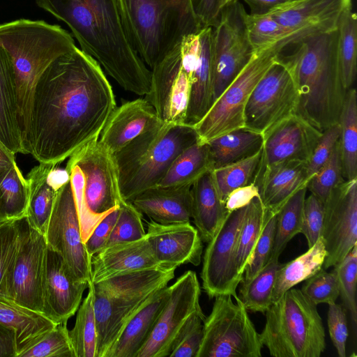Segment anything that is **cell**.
I'll list each match as a JSON object with an SVG mask.
<instances>
[{"mask_svg":"<svg viewBox=\"0 0 357 357\" xmlns=\"http://www.w3.org/2000/svg\"><path fill=\"white\" fill-rule=\"evenodd\" d=\"M246 26L249 41L255 51L272 46L283 40L295 38L271 15H246Z\"/></svg>","mask_w":357,"mask_h":357,"instance_id":"ee69618b","label":"cell"},{"mask_svg":"<svg viewBox=\"0 0 357 357\" xmlns=\"http://www.w3.org/2000/svg\"><path fill=\"white\" fill-rule=\"evenodd\" d=\"M133 206L160 224L190 222L192 215L191 185L151 188L137 195Z\"/></svg>","mask_w":357,"mask_h":357,"instance_id":"4316f807","label":"cell"},{"mask_svg":"<svg viewBox=\"0 0 357 357\" xmlns=\"http://www.w3.org/2000/svg\"><path fill=\"white\" fill-rule=\"evenodd\" d=\"M175 269L160 266L93 283L96 357H105L122 330L147 299L167 286Z\"/></svg>","mask_w":357,"mask_h":357,"instance_id":"ba28073f","label":"cell"},{"mask_svg":"<svg viewBox=\"0 0 357 357\" xmlns=\"http://www.w3.org/2000/svg\"><path fill=\"white\" fill-rule=\"evenodd\" d=\"M210 29L183 37L151 69V88L144 98L163 123H185L193 75Z\"/></svg>","mask_w":357,"mask_h":357,"instance_id":"30bf717a","label":"cell"},{"mask_svg":"<svg viewBox=\"0 0 357 357\" xmlns=\"http://www.w3.org/2000/svg\"><path fill=\"white\" fill-rule=\"evenodd\" d=\"M345 310L341 305L335 303L328 305V332L340 357L346 356V342L349 335Z\"/></svg>","mask_w":357,"mask_h":357,"instance_id":"9f6ffc18","label":"cell"},{"mask_svg":"<svg viewBox=\"0 0 357 357\" xmlns=\"http://www.w3.org/2000/svg\"><path fill=\"white\" fill-rule=\"evenodd\" d=\"M292 1V0H291Z\"/></svg>","mask_w":357,"mask_h":357,"instance_id":"003e7915","label":"cell"},{"mask_svg":"<svg viewBox=\"0 0 357 357\" xmlns=\"http://www.w3.org/2000/svg\"><path fill=\"white\" fill-rule=\"evenodd\" d=\"M337 54L344 88H351L357 73V15L352 4L345 8L337 24Z\"/></svg>","mask_w":357,"mask_h":357,"instance_id":"74e56055","label":"cell"},{"mask_svg":"<svg viewBox=\"0 0 357 357\" xmlns=\"http://www.w3.org/2000/svg\"><path fill=\"white\" fill-rule=\"evenodd\" d=\"M135 51L151 70L185 36L202 27L190 0H116Z\"/></svg>","mask_w":357,"mask_h":357,"instance_id":"8992f818","label":"cell"},{"mask_svg":"<svg viewBox=\"0 0 357 357\" xmlns=\"http://www.w3.org/2000/svg\"><path fill=\"white\" fill-rule=\"evenodd\" d=\"M326 256L321 236L301 255L286 264H282L276 274L272 294L273 303L284 292L306 280L322 268Z\"/></svg>","mask_w":357,"mask_h":357,"instance_id":"e575fe53","label":"cell"},{"mask_svg":"<svg viewBox=\"0 0 357 357\" xmlns=\"http://www.w3.org/2000/svg\"><path fill=\"white\" fill-rule=\"evenodd\" d=\"M119 213V206H117L98 224L85 241L86 251L91 257L105 248Z\"/></svg>","mask_w":357,"mask_h":357,"instance_id":"6f0895ef","label":"cell"},{"mask_svg":"<svg viewBox=\"0 0 357 357\" xmlns=\"http://www.w3.org/2000/svg\"><path fill=\"white\" fill-rule=\"evenodd\" d=\"M271 215L274 214L266 210L260 197H255L247 206L234 259V271L241 282L264 227Z\"/></svg>","mask_w":357,"mask_h":357,"instance_id":"d590c367","label":"cell"},{"mask_svg":"<svg viewBox=\"0 0 357 357\" xmlns=\"http://www.w3.org/2000/svg\"><path fill=\"white\" fill-rule=\"evenodd\" d=\"M343 181L344 178L339 140L328 160L307 182V189L324 202L332 190Z\"/></svg>","mask_w":357,"mask_h":357,"instance_id":"7dc6e473","label":"cell"},{"mask_svg":"<svg viewBox=\"0 0 357 357\" xmlns=\"http://www.w3.org/2000/svg\"><path fill=\"white\" fill-rule=\"evenodd\" d=\"M18 357H75L67 323L56 324Z\"/></svg>","mask_w":357,"mask_h":357,"instance_id":"bcb514c9","label":"cell"},{"mask_svg":"<svg viewBox=\"0 0 357 357\" xmlns=\"http://www.w3.org/2000/svg\"><path fill=\"white\" fill-rule=\"evenodd\" d=\"M215 297L204 321L203 338L197 357H260L259 333L238 296Z\"/></svg>","mask_w":357,"mask_h":357,"instance_id":"7c38bea8","label":"cell"},{"mask_svg":"<svg viewBox=\"0 0 357 357\" xmlns=\"http://www.w3.org/2000/svg\"><path fill=\"white\" fill-rule=\"evenodd\" d=\"M66 169L85 243L98 224L124 201L116 162L113 153L97 139L70 155Z\"/></svg>","mask_w":357,"mask_h":357,"instance_id":"52a82bcc","label":"cell"},{"mask_svg":"<svg viewBox=\"0 0 357 357\" xmlns=\"http://www.w3.org/2000/svg\"><path fill=\"white\" fill-rule=\"evenodd\" d=\"M324 218V202L310 193L305 197L301 233L305 236L308 248L312 247L321 235Z\"/></svg>","mask_w":357,"mask_h":357,"instance_id":"db71d44e","label":"cell"},{"mask_svg":"<svg viewBox=\"0 0 357 357\" xmlns=\"http://www.w3.org/2000/svg\"><path fill=\"white\" fill-rule=\"evenodd\" d=\"M223 0H190L195 17L202 27L214 26L219 19Z\"/></svg>","mask_w":357,"mask_h":357,"instance_id":"680465c9","label":"cell"},{"mask_svg":"<svg viewBox=\"0 0 357 357\" xmlns=\"http://www.w3.org/2000/svg\"><path fill=\"white\" fill-rule=\"evenodd\" d=\"M261 158V151L238 162L213 169L215 185L224 204L234 190L255 182Z\"/></svg>","mask_w":357,"mask_h":357,"instance_id":"7bdbcfd3","label":"cell"},{"mask_svg":"<svg viewBox=\"0 0 357 357\" xmlns=\"http://www.w3.org/2000/svg\"><path fill=\"white\" fill-rule=\"evenodd\" d=\"M0 46L8 53L13 64L23 148L38 79L53 61L76 45L72 35L59 25L20 19L0 24Z\"/></svg>","mask_w":357,"mask_h":357,"instance_id":"277c9868","label":"cell"},{"mask_svg":"<svg viewBox=\"0 0 357 357\" xmlns=\"http://www.w3.org/2000/svg\"><path fill=\"white\" fill-rule=\"evenodd\" d=\"M281 264L279 259H271L254 278L241 282L238 296L248 311L265 313L271 305L276 274Z\"/></svg>","mask_w":357,"mask_h":357,"instance_id":"b9f144b4","label":"cell"},{"mask_svg":"<svg viewBox=\"0 0 357 357\" xmlns=\"http://www.w3.org/2000/svg\"><path fill=\"white\" fill-rule=\"evenodd\" d=\"M89 284L75 281L61 255L47 245L43 280V314L56 324L67 323L82 302Z\"/></svg>","mask_w":357,"mask_h":357,"instance_id":"7402d4cb","label":"cell"},{"mask_svg":"<svg viewBox=\"0 0 357 357\" xmlns=\"http://www.w3.org/2000/svg\"><path fill=\"white\" fill-rule=\"evenodd\" d=\"M116 107L100 64L75 47L53 61L35 85L24 153L57 165L98 139Z\"/></svg>","mask_w":357,"mask_h":357,"instance_id":"6da1fadb","label":"cell"},{"mask_svg":"<svg viewBox=\"0 0 357 357\" xmlns=\"http://www.w3.org/2000/svg\"><path fill=\"white\" fill-rule=\"evenodd\" d=\"M162 123L145 98L127 101L114 108L98 140L114 153L139 135Z\"/></svg>","mask_w":357,"mask_h":357,"instance_id":"cb8c5ba5","label":"cell"},{"mask_svg":"<svg viewBox=\"0 0 357 357\" xmlns=\"http://www.w3.org/2000/svg\"><path fill=\"white\" fill-rule=\"evenodd\" d=\"M38 7L65 22L81 50L125 91L146 96L151 70L128 36L116 0H36Z\"/></svg>","mask_w":357,"mask_h":357,"instance_id":"7a4b0ae2","label":"cell"},{"mask_svg":"<svg viewBox=\"0 0 357 357\" xmlns=\"http://www.w3.org/2000/svg\"><path fill=\"white\" fill-rule=\"evenodd\" d=\"M289 45L290 40H283L255 51L204 116L193 126L199 143H207L218 136L244 128V110L250 95L278 55Z\"/></svg>","mask_w":357,"mask_h":357,"instance_id":"8fae6325","label":"cell"},{"mask_svg":"<svg viewBox=\"0 0 357 357\" xmlns=\"http://www.w3.org/2000/svg\"><path fill=\"white\" fill-rule=\"evenodd\" d=\"M17 354L15 331L0 324V357H17Z\"/></svg>","mask_w":357,"mask_h":357,"instance_id":"94428289","label":"cell"},{"mask_svg":"<svg viewBox=\"0 0 357 357\" xmlns=\"http://www.w3.org/2000/svg\"><path fill=\"white\" fill-rule=\"evenodd\" d=\"M321 236L326 251L322 266L326 270L340 263L357 244V179L343 181L324 202Z\"/></svg>","mask_w":357,"mask_h":357,"instance_id":"d6986e66","label":"cell"},{"mask_svg":"<svg viewBox=\"0 0 357 357\" xmlns=\"http://www.w3.org/2000/svg\"><path fill=\"white\" fill-rule=\"evenodd\" d=\"M322 132L297 114L264 135L259 167L286 161L308 162Z\"/></svg>","mask_w":357,"mask_h":357,"instance_id":"44dd1931","label":"cell"},{"mask_svg":"<svg viewBox=\"0 0 357 357\" xmlns=\"http://www.w3.org/2000/svg\"><path fill=\"white\" fill-rule=\"evenodd\" d=\"M340 127L339 123L331 126L322 132L307 165L308 181L326 162L340 140Z\"/></svg>","mask_w":357,"mask_h":357,"instance_id":"11a10c76","label":"cell"},{"mask_svg":"<svg viewBox=\"0 0 357 357\" xmlns=\"http://www.w3.org/2000/svg\"><path fill=\"white\" fill-rule=\"evenodd\" d=\"M276 215H271L258 239L252 259L246 266L241 282L254 278L271 259L276 225Z\"/></svg>","mask_w":357,"mask_h":357,"instance_id":"f5cc1de1","label":"cell"},{"mask_svg":"<svg viewBox=\"0 0 357 357\" xmlns=\"http://www.w3.org/2000/svg\"><path fill=\"white\" fill-rule=\"evenodd\" d=\"M307 186L295 192L276 215V225L271 259H279L287 243L301 233Z\"/></svg>","mask_w":357,"mask_h":357,"instance_id":"f35d334b","label":"cell"},{"mask_svg":"<svg viewBox=\"0 0 357 357\" xmlns=\"http://www.w3.org/2000/svg\"><path fill=\"white\" fill-rule=\"evenodd\" d=\"M15 155L0 142V177L16 163Z\"/></svg>","mask_w":357,"mask_h":357,"instance_id":"be15d7a7","label":"cell"},{"mask_svg":"<svg viewBox=\"0 0 357 357\" xmlns=\"http://www.w3.org/2000/svg\"><path fill=\"white\" fill-rule=\"evenodd\" d=\"M146 236L160 266L176 269L183 264H200L202 240L190 222L160 224L151 220Z\"/></svg>","mask_w":357,"mask_h":357,"instance_id":"603a6c76","label":"cell"},{"mask_svg":"<svg viewBox=\"0 0 357 357\" xmlns=\"http://www.w3.org/2000/svg\"><path fill=\"white\" fill-rule=\"evenodd\" d=\"M15 222L18 246L8 298L21 306L43 314L45 237L31 225L26 216L16 219Z\"/></svg>","mask_w":357,"mask_h":357,"instance_id":"2e32d148","label":"cell"},{"mask_svg":"<svg viewBox=\"0 0 357 357\" xmlns=\"http://www.w3.org/2000/svg\"><path fill=\"white\" fill-rule=\"evenodd\" d=\"M169 287V298L135 357L169 356L188 319L195 312L202 310L199 303L201 287L195 271H185Z\"/></svg>","mask_w":357,"mask_h":357,"instance_id":"e0dca14e","label":"cell"},{"mask_svg":"<svg viewBox=\"0 0 357 357\" xmlns=\"http://www.w3.org/2000/svg\"><path fill=\"white\" fill-rule=\"evenodd\" d=\"M307 162L286 161L259 167L255 183L266 210L277 214L285 202L308 182Z\"/></svg>","mask_w":357,"mask_h":357,"instance_id":"484cf974","label":"cell"},{"mask_svg":"<svg viewBox=\"0 0 357 357\" xmlns=\"http://www.w3.org/2000/svg\"><path fill=\"white\" fill-rule=\"evenodd\" d=\"M18 229L15 220L0 225V295L8 298L17 252Z\"/></svg>","mask_w":357,"mask_h":357,"instance_id":"c3c4849f","label":"cell"},{"mask_svg":"<svg viewBox=\"0 0 357 357\" xmlns=\"http://www.w3.org/2000/svg\"><path fill=\"white\" fill-rule=\"evenodd\" d=\"M340 145L344 180L357 179V93L347 90L338 122Z\"/></svg>","mask_w":357,"mask_h":357,"instance_id":"8d00e7d4","label":"cell"},{"mask_svg":"<svg viewBox=\"0 0 357 357\" xmlns=\"http://www.w3.org/2000/svg\"><path fill=\"white\" fill-rule=\"evenodd\" d=\"M169 296V287L155 291L126 324L105 357H135L146 341Z\"/></svg>","mask_w":357,"mask_h":357,"instance_id":"83f0119b","label":"cell"},{"mask_svg":"<svg viewBox=\"0 0 357 357\" xmlns=\"http://www.w3.org/2000/svg\"><path fill=\"white\" fill-rule=\"evenodd\" d=\"M351 0H289L268 14L294 38L337 29L340 16Z\"/></svg>","mask_w":357,"mask_h":357,"instance_id":"ffe728a7","label":"cell"},{"mask_svg":"<svg viewBox=\"0 0 357 357\" xmlns=\"http://www.w3.org/2000/svg\"><path fill=\"white\" fill-rule=\"evenodd\" d=\"M7 220H5L1 215H0V225H1L2 223H3L4 222H6Z\"/></svg>","mask_w":357,"mask_h":357,"instance_id":"03108f58","label":"cell"},{"mask_svg":"<svg viewBox=\"0 0 357 357\" xmlns=\"http://www.w3.org/2000/svg\"><path fill=\"white\" fill-rule=\"evenodd\" d=\"M256 197H259V190L255 182L234 190L227 196L225 206L228 213L248 206Z\"/></svg>","mask_w":357,"mask_h":357,"instance_id":"91938a15","label":"cell"},{"mask_svg":"<svg viewBox=\"0 0 357 357\" xmlns=\"http://www.w3.org/2000/svg\"><path fill=\"white\" fill-rule=\"evenodd\" d=\"M337 274L340 296L344 308L349 312L350 318L356 331L357 324V305L356 299L357 277V244L345 257L334 266Z\"/></svg>","mask_w":357,"mask_h":357,"instance_id":"f6af8a7d","label":"cell"},{"mask_svg":"<svg viewBox=\"0 0 357 357\" xmlns=\"http://www.w3.org/2000/svg\"><path fill=\"white\" fill-rule=\"evenodd\" d=\"M250 8L252 15H265L274 8L289 0H243Z\"/></svg>","mask_w":357,"mask_h":357,"instance_id":"6125c7cd","label":"cell"},{"mask_svg":"<svg viewBox=\"0 0 357 357\" xmlns=\"http://www.w3.org/2000/svg\"><path fill=\"white\" fill-rule=\"evenodd\" d=\"M213 169L254 155L261 151L264 136L245 128L230 131L207 142Z\"/></svg>","mask_w":357,"mask_h":357,"instance_id":"d6a6232c","label":"cell"},{"mask_svg":"<svg viewBox=\"0 0 357 357\" xmlns=\"http://www.w3.org/2000/svg\"><path fill=\"white\" fill-rule=\"evenodd\" d=\"M247 206L227 214L205 250L201 278L202 287L210 298L230 294L237 298L236 288L241 280L237 278L234 259L238 237Z\"/></svg>","mask_w":357,"mask_h":357,"instance_id":"ac0fdd59","label":"cell"},{"mask_svg":"<svg viewBox=\"0 0 357 357\" xmlns=\"http://www.w3.org/2000/svg\"><path fill=\"white\" fill-rule=\"evenodd\" d=\"M92 283L160 267L146 236L107 246L91 257Z\"/></svg>","mask_w":357,"mask_h":357,"instance_id":"d4e9b609","label":"cell"},{"mask_svg":"<svg viewBox=\"0 0 357 357\" xmlns=\"http://www.w3.org/2000/svg\"><path fill=\"white\" fill-rule=\"evenodd\" d=\"M29 201V185L15 163L0 177V215L5 220L25 216Z\"/></svg>","mask_w":357,"mask_h":357,"instance_id":"60d3db41","label":"cell"},{"mask_svg":"<svg viewBox=\"0 0 357 357\" xmlns=\"http://www.w3.org/2000/svg\"><path fill=\"white\" fill-rule=\"evenodd\" d=\"M337 29L305 36L289 55L279 58L293 75L298 90L296 114L323 132L339 122L347 90L337 54Z\"/></svg>","mask_w":357,"mask_h":357,"instance_id":"3957f363","label":"cell"},{"mask_svg":"<svg viewBox=\"0 0 357 357\" xmlns=\"http://www.w3.org/2000/svg\"><path fill=\"white\" fill-rule=\"evenodd\" d=\"M0 142L14 153H22L15 75L10 57L0 46Z\"/></svg>","mask_w":357,"mask_h":357,"instance_id":"f546056e","label":"cell"},{"mask_svg":"<svg viewBox=\"0 0 357 357\" xmlns=\"http://www.w3.org/2000/svg\"><path fill=\"white\" fill-rule=\"evenodd\" d=\"M247 14L239 0L231 2L212 27L213 104L255 52L248 36Z\"/></svg>","mask_w":357,"mask_h":357,"instance_id":"4fadbf2b","label":"cell"},{"mask_svg":"<svg viewBox=\"0 0 357 357\" xmlns=\"http://www.w3.org/2000/svg\"><path fill=\"white\" fill-rule=\"evenodd\" d=\"M0 324L13 330L17 357L56 325L44 314L24 307L0 295Z\"/></svg>","mask_w":357,"mask_h":357,"instance_id":"4dcf8cb0","label":"cell"},{"mask_svg":"<svg viewBox=\"0 0 357 357\" xmlns=\"http://www.w3.org/2000/svg\"><path fill=\"white\" fill-rule=\"evenodd\" d=\"M192 215L202 241L208 243L229 213L218 194L213 170L191 185Z\"/></svg>","mask_w":357,"mask_h":357,"instance_id":"f1b7e54d","label":"cell"},{"mask_svg":"<svg viewBox=\"0 0 357 357\" xmlns=\"http://www.w3.org/2000/svg\"><path fill=\"white\" fill-rule=\"evenodd\" d=\"M45 237L47 245L61 255L75 281L92 283L91 257L82 240L70 179L57 191Z\"/></svg>","mask_w":357,"mask_h":357,"instance_id":"9a60e30c","label":"cell"},{"mask_svg":"<svg viewBox=\"0 0 357 357\" xmlns=\"http://www.w3.org/2000/svg\"><path fill=\"white\" fill-rule=\"evenodd\" d=\"M210 170L213 165L208 144L197 142L178 154L156 186L192 185Z\"/></svg>","mask_w":357,"mask_h":357,"instance_id":"836d02e7","label":"cell"},{"mask_svg":"<svg viewBox=\"0 0 357 357\" xmlns=\"http://www.w3.org/2000/svg\"><path fill=\"white\" fill-rule=\"evenodd\" d=\"M56 166L40 163L27 175L29 201L25 216L31 225L44 236L57 195V189L50 177V171Z\"/></svg>","mask_w":357,"mask_h":357,"instance_id":"1f68e13d","label":"cell"},{"mask_svg":"<svg viewBox=\"0 0 357 357\" xmlns=\"http://www.w3.org/2000/svg\"><path fill=\"white\" fill-rule=\"evenodd\" d=\"M298 98L293 75L278 55L249 96L244 110V128L265 135L296 114Z\"/></svg>","mask_w":357,"mask_h":357,"instance_id":"5bb4252c","label":"cell"},{"mask_svg":"<svg viewBox=\"0 0 357 357\" xmlns=\"http://www.w3.org/2000/svg\"><path fill=\"white\" fill-rule=\"evenodd\" d=\"M301 291L315 305L335 303L340 296L337 274L333 268L330 272L321 268L307 279Z\"/></svg>","mask_w":357,"mask_h":357,"instance_id":"f907efd6","label":"cell"},{"mask_svg":"<svg viewBox=\"0 0 357 357\" xmlns=\"http://www.w3.org/2000/svg\"><path fill=\"white\" fill-rule=\"evenodd\" d=\"M202 310L195 312L188 319L177 336L169 357H197L203 338Z\"/></svg>","mask_w":357,"mask_h":357,"instance_id":"816d5d0a","label":"cell"},{"mask_svg":"<svg viewBox=\"0 0 357 357\" xmlns=\"http://www.w3.org/2000/svg\"><path fill=\"white\" fill-rule=\"evenodd\" d=\"M142 214L130 202L123 201L111 235L105 246L132 241L146 236Z\"/></svg>","mask_w":357,"mask_h":357,"instance_id":"681fc988","label":"cell"},{"mask_svg":"<svg viewBox=\"0 0 357 357\" xmlns=\"http://www.w3.org/2000/svg\"><path fill=\"white\" fill-rule=\"evenodd\" d=\"M259 333L263 346L275 357H319L326 348L322 319L312 303L298 289L291 288L264 313Z\"/></svg>","mask_w":357,"mask_h":357,"instance_id":"9c48e42d","label":"cell"},{"mask_svg":"<svg viewBox=\"0 0 357 357\" xmlns=\"http://www.w3.org/2000/svg\"><path fill=\"white\" fill-rule=\"evenodd\" d=\"M88 289L86 298L77 310L75 325L68 331L75 357H96L97 332L93 283L89 284Z\"/></svg>","mask_w":357,"mask_h":357,"instance_id":"ab89813d","label":"cell"},{"mask_svg":"<svg viewBox=\"0 0 357 357\" xmlns=\"http://www.w3.org/2000/svg\"><path fill=\"white\" fill-rule=\"evenodd\" d=\"M197 142L193 126L162 123L113 153L123 199L131 202L156 186L178 154Z\"/></svg>","mask_w":357,"mask_h":357,"instance_id":"5b68a950","label":"cell"},{"mask_svg":"<svg viewBox=\"0 0 357 357\" xmlns=\"http://www.w3.org/2000/svg\"><path fill=\"white\" fill-rule=\"evenodd\" d=\"M237 1V0H223L222 1V9L224 6H225L226 5H227L228 3H231V2H233V1Z\"/></svg>","mask_w":357,"mask_h":357,"instance_id":"e7e4bbea","label":"cell"}]
</instances>
